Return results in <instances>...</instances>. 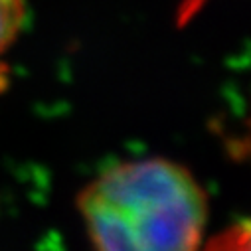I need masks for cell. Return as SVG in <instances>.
Listing matches in <instances>:
<instances>
[{"mask_svg":"<svg viewBox=\"0 0 251 251\" xmlns=\"http://www.w3.org/2000/svg\"><path fill=\"white\" fill-rule=\"evenodd\" d=\"M91 243L103 251H192L208 224V196L182 164L121 162L77 196Z\"/></svg>","mask_w":251,"mask_h":251,"instance_id":"obj_1","label":"cell"},{"mask_svg":"<svg viewBox=\"0 0 251 251\" xmlns=\"http://www.w3.org/2000/svg\"><path fill=\"white\" fill-rule=\"evenodd\" d=\"M26 22L24 0H0V53L6 51L20 36Z\"/></svg>","mask_w":251,"mask_h":251,"instance_id":"obj_2","label":"cell"},{"mask_svg":"<svg viewBox=\"0 0 251 251\" xmlns=\"http://www.w3.org/2000/svg\"><path fill=\"white\" fill-rule=\"evenodd\" d=\"M206 247L220 251H251V220L231 224L216 237H212Z\"/></svg>","mask_w":251,"mask_h":251,"instance_id":"obj_3","label":"cell"},{"mask_svg":"<svg viewBox=\"0 0 251 251\" xmlns=\"http://www.w3.org/2000/svg\"><path fill=\"white\" fill-rule=\"evenodd\" d=\"M208 2L210 0H180V6L176 10L178 26H186L194 16H198L208 6Z\"/></svg>","mask_w":251,"mask_h":251,"instance_id":"obj_4","label":"cell"}]
</instances>
